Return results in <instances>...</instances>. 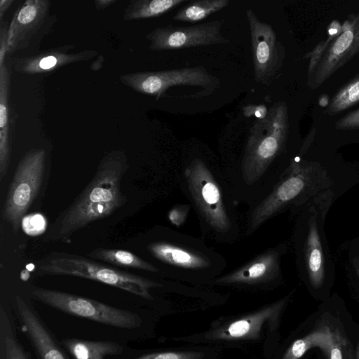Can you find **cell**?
Segmentation results:
<instances>
[{"instance_id": "6da1fadb", "label": "cell", "mask_w": 359, "mask_h": 359, "mask_svg": "<svg viewBox=\"0 0 359 359\" xmlns=\"http://www.w3.org/2000/svg\"><path fill=\"white\" fill-rule=\"evenodd\" d=\"M286 118L285 106L276 103L264 118L254 121L238 168L229 177L233 196L250 206L265 198L277 184L272 165L285 141Z\"/></svg>"}, {"instance_id": "7a4b0ae2", "label": "cell", "mask_w": 359, "mask_h": 359, "mask_svg": "<svg viewBox=\"0 0 359 359\" xmlns=\"http://www.w3.org/2000/svg\"><path fill=\"white\" fill-rule=\"evenodd\" d=\"M128 168L123 151L116 150L106 154L90 182L55 219L46 240L67 241L78 231L122 207L127 198L121 191V183Z\"/></svg>"}, {"instance_id": "3957f363", "label": "cell", "mask_w": 359, "mask_h": 359, "mask_svg": "<svg viewBox=\"0 0 359 359\" xmlns=\"http://www.w3.org/2000/svg\"><path fill=\"white\" fill-rule=\"evenodd\" d=\"M184 187L192 202L203 233L222 243H232L239 234L233 202L216 174L201 158H194L183 172Z\"/></svg>"}, {"instance_id": "277c9868", "label": "cell", "mask_w": 359, "mask_h": 359, "mask_svg": "<svg viewBox=\"0 0 359 359\" xmlns=\"http://www.w3.org/2000/svg\"><path fill=\"white\" fill-rule=\"evenodd\" d=\"M165 236L149 242L146 250L161 272L176 278L209 283L226 267L224 257L196 237L166 229Z\"/></svg>"}, {"instance_id": "5b68a950", "label": "cell", "mask_w": 359, "mask_h": 359, "mask_svg": "<svg viewBox=\"0 0 359 359\" xmlns=\"http://www.w3.org/2000/svg\"><path fill=\"white\" fill-rule=\"evenodd\" d=\"M38 274L89 279L146 299H152L151 289L162 286L147 278L119 270L90 257L62 252H53L41 259Z\"/></svg>"}, {"instance_id": "8992f818", "label": "cell", "mask_w": 359, "mask_h": 359, "mask_svg": "<svg viewBox=\"0 0 359 359\" xmlns=\"http://www.w3.org/2000/svg\"><path fill=\"white\" fill-rule=\"evenodd\" d=\"M30 297L36 301L69 315L122 329L140 326L142 318L134 312L62 291L34 286Z\"/></svg>"}, {"instance_id": "52a82bcc", "label": "cell", "mask_w": 359, "mask_h": 359, "mask_svg": "<svg viewBox=\"0 0 359 359\" xmlns=\"http://www.w3.org/2000/svg\"><path fill=\"white\" fill-rule=\"evenodd\" d=\"M46 151L32 149L20 161L9 186L1 217L15 232H18L22 219L41 188L46 167Z\"/></svg>"}, {"instance_id": "ba28073f", "label": "cell", "mask_w": 359, "mask_h": 359, "mask_svg": "<svg viewBox=\"0 0 359 359\" xmlns=\"http://www.w3.org/2000/svg\"><path fill=\"white\" fill-rule=\"evenodd\" d=\"M120 81L133 90L157 97L175 86H198L209 95L219 86L217 78L203 66L123 74Z\"/></svg>"}, {"instance_id": "9c48e42d", "label": "cell", "mask_w": 359, "mask_h": 359, "mask_svg": "<svg viewBox=\"0 0 359 359\" xmlns=\"http://www.w3.org/2000/svg\"><path fill=\"white\" fill-rule=\"evenodd\" d=\"M48 0H27L15 12L8 26L7 54L36 45L56 22Z\"/></svg>"}, {"instance_id": "30bf717a", "label": "cell", "mask_w": 359, "mask_h": 359, "mask_svg": "<svg viewBox=\"0 0 359 359\" xmlns=\"http://www.w3.org/2000/svg\"><path fill=\"white\" fill-rule=\"evenodd\" d=\"M223 22L215 20L193 26L167 25L156 27L146 35L153 50H173L187 48L225 44L221 29Z\"/></svg>"}, {"instance_id": "8fae6325", "label": "cell", "mask_w": 359, "mask_h": 359, "mask_svg": "<svg viewBox=\"0 0 359 359\" xmlns=\"http://www.w3.org/2000/svg\"><path fill=\"white\" fill-rule=\"evenodd\" d=\"M246 16L251 38L255 79L259 83L269 86L280 67V44L272 27L261 21L252 9H246Z\"/></svg>"}, {"instance_id": "7c38bea8", "label": "cell", "mask_w": 359, "mask_h": 359, "mask_svg": "<svg viewBox=\"0 0 359 359\" xmlns=\"http://www.w3.org/2000/svg\"><path fill=\"white\" fill-rule=\"evenodd\" d=\"M284 250L282 245L268 248L209 283L241 287H267L280 277V260Z\"/></svg>"}, {"instance_id": "4fadbf2b", "label": "cell", "mask_w": 359, "mask_h": 359, "mask_svg": "<svg viewBox=\"0 0 359 359\" xmlns=\"http://www.w3.org/2000/svg\"><path fill=\"white\" fill-rule=\"evenodd\" d=\"M13 309L21 331L39 359H73L26 298L15 294Z\"/></svg>"}, {"instance_id": "5bb4252c", "label": "cell", "mask_w": 359, "mask_h": 359, "mask_svg": "<svg viewBox=\"0 0 359 359\" xmlns=\"http://www.w3.org/2000/svg\"><path fill=\"white\" fill-rule=\"evenodd\" d=\"M286 303L283 299L250 314L229 322L213 330L209 337L214 339H252L259 337L262 326L268 320H276Z\"/></svg>"}, {"instance_id": "9a60e30c", "label": "cell", "mask_w": 359, "mask_h": 359, "mask_svg": "<svg viewBox=\"0 0 359 359\" xmlns=\"http://www.w3.org/2000/svg\"><path fill=\"white\" fill-rule=\"evenodd\" d=\"M73 48L66 45L54 50L43 52L36 55L13 58L12 64L14 69L23 74L50 73L56 68L66 65L88 60L97 54L95 50H83L79 53H69L67 50Z\"/></svg>"}, {"instance_id": "2e32d148", "label": "cell", "mask_w": 359, "mask_h": 359, "mask_svg": "<svg viewBox=\"0 0 359 359\" xmlns=\"http://www.w3.org/2000/svg\"><path fill=\"white\" fill-rule=\"evenodd\" d=\"M10 73L6 63L0 64V181L7 174L11 159L9 138Z\"/></svg>"}, {"instance_id": "e0dca14e", "label": "cell", "mask_w": 359, "mask_h": 359, "mask_svg": "<svg viewBox=\"0 0 359 359\" xmlns=\"http://www.w3.org/2000/svg\"><path fill=\"white\" fill-rule=\"evenodd\" d=\"M60 343L73 359H105L123 351V346L113 341L65 338Z\"/></svg>"}, {"instance_id": "ac0fdd59", "label": "cell", "mask_w": 359, "mask_h": 359, "mask_svg": "<svg viewBox=\"0 0 359 359\" xmlns=\"http://www.w3.org/2000/svg\"><path fill=\"white\" fill-rule=\"evenodd\" d=\"M90 258L112 266L139 269L154 273H161L153 264L130 251L114 248H95L88 253Z\"/></svg>"}, {"instance_id": "d6986e66", "label": "cell", "mask_w": 359, "mask_h": 359, "mask_svg": "<svg viewBox=\"0 0 359 359\" xmlns=\"http://www.w3.org/2000/svg\"><path fill=\"white\" fill-rule=\"evenodd\" d=\"M15 323L8 311L0 307V359H31L20 343Z\"/></svg>"}, {"instance_id": "ffe728a7", "label": "cell", "mask_w": 359, "mask_h": 359, "mask_svg": "<svg viewBox=\"0 0 359 359\" xmlns=\"http://www.w3.org/2000/svg\"><path fill=\"white\" fill-rule=\"evenodd\" d=\"M332 341V332L327 326L314 330L305 337L295 340L285 351L282 359H299L314 347L329 355Z\"/></svg>"}, {"instance_id": "44dd1931", "label": "cell", "mask_w": 359, "mask_h": 359, "mask_svg": "<svg viewBox=\"0 0 359 359\" xmlns=\"http://www.w3.org/2000/svg\"><path fill=\"white\" fill-rule=\"evenodd\" d=\"M187 0H133L123 14L126 20L156 18L168 13Z\"/></svg>"}, {"instance_id": "7402d4cb", "label": "cell", "mask_w": 359, "mask_h": 359, "mask_svg": "<svg viewBox=\"0 0 359 359\" xmlns=\"http://www.w3.org/2000/svg\"><path fill=\"white\" fill-rule=\"evenodd\" d=\"M229 4V0L191 1L178 10L172 19L178 22L196 23L228 6Z\"/></svg>"}, {"instance_id": "603a6c76", "label": "cell", "mask_w": 359, "mask_h": 359, "mask_svg": "<svg viewBox=\"0 0 359 359\" xmlns=\"http://www.w3.org/2000/svg\"><path fill=\"white\" fill-rule=\"evenodd\" d=\"M203 353L193 351H165L142 355L134 359H201Z\"/></svg>"}, {"instance_id": "cb8c5ba5", "label": "cell", "mask_w": 359, "mask_h": 359, "mask_svg": "<svg viewBox=\"0 0 359 359\" xmlns=\"http://www.w3.org/2000/svg\"><path fill=\"white\" fill-rule=\"evenodd\" d=\"M189 210L190 206L189 205H176L168 212V219L172 224L179 227L186 221Z\"/></svg>"}, {"instance_id": "d4e9b609", "label": "cell", "mask_w": 359, "mask_h": 359, "mask_svg": "<svg viewBox=\"0 0 359 359\" xmlns=\"http://www.w3.org/2000/svg\"><path fill=\"white\" fill-rule=\"evenodd\" d=\"M346 342L341 335L332 332V341L329 353L330 359H344V347Z\"/></svg>"}, {"instance_id": "484cf974", "label": "cell", "mask_w": 359, "mask_h": 359, "mask_svg": "<svg viewBox=\"0 0 359 359\" xmlns=\"http://www.w3.org/2000/svg\"><path fill=\"white\" fill-rule=\"evenodd\" d=\"M353 39V34L351 31L344 32L334 43L332 52L336 55L342 53L349 47L352 43Z\"/></svg>"}, {"instance_id": "4316f807", "label": "cell", "mask_w": 359, "mask_h": 359, "mask_svg": "<svg viewBox=\"0 0 359 359\" xmlns=\"http://www.w3.org/2000/svg\"><path fill=\"white\" fill-rule=\"evenodd\" d=\"M242 111L245 117L262 119L267 115L269 109L264 104H248L242 107Z\"/></svg>"}, {"instance_id": "83f0119b", "label": "cell", "mask_w": 359, "mask_h": 359, "mask_svg": "<svg viewBox=\"0 0 359 359\" xmlns=\"http://www.w3.org/2000/svg\"><path fill=\"white\" fill-rule=\"evenodd\" d=\"M359 100V81L350 86L340 97L342 105L348 104Z\"/></svg>"}, {"instance_id": "f1b7e54d", "label": "cell", "mask_w": 359, "mask_h": 359, "mask_svg": "<svg viewBox=\"0 0 359 359\" xmlns=\"http://www.w3.org/2000/svg\"><path fill=\"white\" fill-rule=\"evenodd\" d=\"M116 1V0H96L95 1V5L97 10H102L109 7Z\"/></svg>"}, {"instance_id": "f546056e", "label": "cell", "mask_w": 359, "mask_h": 359, "mask_svg": "<svg viewBox=\"0 0 359 359\" xmlns=\"http://www.w3.org/2000/svg\"><path fill=\"white\" fill-rule=\"evenodd\" d=\"M13 2V0H1L0 1V19L1 20L4 13L7 11Z\"/></svg>"}, {"instance_id": "4dcf8cb0", "label": "cell", "mask_w": 359, "mask_h": 359, "mask_svg": "<svg viewBox=\"0 0 359 359\" xmlns=\"http://www.w3.org/2000/svg\"><path fill=\"white\" fill-rule=\"evenodd\" d=\"M357 359H359V345H358V349H357Z\"/></svg>"}]
</instances>
